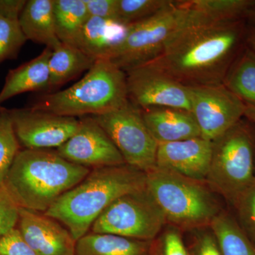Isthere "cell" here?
Instances as JSON below:
<instances>
[{
	"label": "cell",
	"instance_id": "1",
	"mask_svg": "<svg viewBox=\"0 0 255 255\" xmlns=\"http://www.w3.org/2000/svg\"><path fill=\"white\" fill-rule=\"evenodd\" d=\"M247 31L246 19L192 25L147 63L186 87L223 85L246 46Z\"/></svg>",
	"mask_w": 255,
	"mask_h": 255
},
{
	"label": "cell",
	"instance_id": "2",
	"mask_svg": "<svg viewBox=\"0 0 255 255\" xmlns=\"http://www.w3.org/2000/svg\"><path fill=\"white\" fill-rule=\"evenodd\" d=\"M145 188V172L127 164L91 169L44 214L61 223L77 241L114 201Z\"/></svg>",
	"mask_w": 255,
	"mask_h": 255
},
{
	"label": "cell",
	"instance_id": "3",
	"mask_svg": "<svg viewBox=\"0 0 255 255\" xmlns=\"http://www.w3.org/2000/svg\"><path fill=\"white\" fill-rule=\"evenodd\" d=\"M91 169L50 150H20L3 185L21 209L46 213Z\"/></svg>",
	"mask_w": 255,
	"mask_h": 255
},
{
	"label": "cell",
	"instance_id": "4",
	"mask_svg": "<svg viewBox=\"0 0 255 255\" xmlns=\"http://www.w3.org/2000/svg\"><path fill=\"white\" fill-rule=\"evenodd\" d=\"M128 102L127 74L108 58H102L80 81L40 96L30 108L78 119L110 113Z\"/></svg>",
	"mask_w": 255,
	"mask_h": 255
},
{
	"label": "cell",
	"instance_id": "5",
	"mask_svg": "<svg viewBox=\"0 0 255 255\" xmlns=\"http://www.w3.org/2000/svg\"><path fill=\"white\" fill-rule=\"evenodd\" d=\"M145 174L146 189L169 226L181 231L209 227L223 211L205 181L156 166Z\"/></svg>",
	"mask_w": 255,
	"mask_h": 255
},
{
	"label": "cell",
	"instance_id": "6",
	"mask_svg": "<svg viewBox=\"0 0 255 255\" xmlns=\"http://www.w3.org/2000/svg\"><path fill=\"white\" fill-rule=\"evenodd\" d=\"M208 22L199 13L173 1L153 16L128 25L123 42L108 59L126 73L157 58L179 31Z\"/></svg>",
	"mask_w": 255,
	"mask_h": 255
},
{
	"label": "cell",
	"instance_id": "7",
	"mask_svg": "<svg viewBox=\"0 0 255 255\" xmlns=\"http://www.w3.org/2000/svg\"><path fill=\"white\" fill-rule=\"evenodd\" d=\"M255 125L243 118L213 142L206 182L233 205L255 179Z\"/></svg>",
	"mask_w": 255,
	"mask_h": 255
},
{
	"label": "cell",
	"instance_id": "8",
	"mask_svg": "<svg viewBox=\"0 0 255 255\" xmlns=\"http://www.w3.org/2000/svg\"><path fill=\"white\" fill-rule=\"evenodd\" d=\"M166 225L163 215L145 188L114 201L96 220L90 231L152 241Z\"/></svg>",
	"mask_w": 255,
	"mask_h": 255
},
{
	"label": "cell",
	"instance_id": "9",
	"mask_svg": "<svg viewBox=\"0 0 255 255\" xmlns=\"http://www.w3.org/2000/svg\"><path fill=\"white\" fill-rule=\"evenodd\" d=\"M92 117L110 137L126 164L144 172L155 167L158 142L147 128L140 109L129 102L114 112Z\"/></svg>",
	"mask_w": 255,
	"mask_h": 255
},
{
	"label": "cell",
	"instance_id": "10",
	"mask_svg": "<svg viewBox=\"0 0 255 255\" xmlns=\"http://www.w3.org/2000/svg\"><path fill=\"white\" fill-rule=\"evenodd\" d=\"M201 137L214 141L244 118L247 105L223 85L188 87Z\"/></svg>",
	"mask_w": 255,
	"mask_h": 255
},
{
	"label": "cell",
	"instance_id": "11",
	"mask_svg": "<svg viewBox=\"0 0 255 255\" xmlns=\"http://www.w3.org/2000/svg\"><path fill=\"white\" fill-rule=\"evenodd\" d=\"M126 74L129 102L140 110L168 107L191 112L188 87L150 64L128 70Z\"/></svg>",
	"mask_w": 255,
	"mask_h": 255
},
{
	"label": "cell",
	"instance_id": "12",
	"mask_svg": "<svg viewBox=\"0 0 255 255\" xmlns=\"http://www.w3.org/2000/svg\"><path fill=\"white\" fill-rule=\"evenodd\" d=\"M20 146L29 150L58 148L68 141L79 126V119L33 110H9Z\"/></svg>",
	"mask_w": 255,
	"mask_h": 255
},
{
	"label": "cell",
	"instance_id": "13",
	"mask_svg": "<svg viewBox=\"0 0 255 255\" xmlns=\"http://www.w3.org/2000/svg\"><path fill=\"white\" fill-rule=\"evenodd\" d=\"M55 151L69 162L90 169L126 164L110 137L92 117L79 119L78 130Z\"/></svg>",
	"mask_w": 255,
	"mask_h": 255
},
{
	"label": "cell",
	"instance_id": "14",
	"mask_svg": "<svg viewBox=\"0 0 255 255\" xmlns=\"http://www.w3.org/2000/svg\"><path fill=\"white\" fill-rule=\"evenodd\" d=\"M16 228L36 255H75L71 233L43 213L20 209Z\"/></svg>",
	"mask_w": 255,
	"mask_h": 255
},
{
	"label": "cell",
	"instance_id": "15",
	"mask_svg": "<svg viewBox=\"0 0 255 255\" xmlns=\"http://www.w3.org/2000/svg\"><path fill=\"white\" fill-rule=\"evenodd\" d=\"M213 142L202 137L159 143L156 167L185 177L205 181L212 155Z\"/></svg>",
	"mask_w": 255,
	"mask_h": 255
},
{
	"label": "cell",
	"instance_id": "16",
	"mask_svg": "<svg viewBox=\"0 0 255 255\" xmlns=\"http://www.w3.org/2000/svg\"><path fill=\"white\" fill-rule=\"evenodd\" d=\"M140 111L147 128L158 144L201 136L195 119L189 111L168 107Z\"/></svg>",
	"mask_w": 255,
	"mask_h": 255
},
{
	"label": "cell",
	"instance_id": "17",
	"mask_svg": "<svg viewBox=\"0 0 255 255\" xmlns=\"http://www.w3.org/2000/svg\"><path fill=\"white\" fill-rule=\"evenodd\" d=\"M53 50L46 48L36 58L10 70L0 91V107L15 96L28 92L46 93L49 82L48 63Z\"/></svg>",
	"mask_w": 255,
	"mask_h": 255
},
{
	"label": "cell",
	"instance_id": "18",
	"mask_svg": "<svg viewBox=\"0 0 255 255\" xmlns=\"http://www.w3.org/2000/svg\"><path fill=\"white\" fill-rule=\"evenodd\" d=\"M128 26L115 20L90 16L78 48L95 60L108 58L127 36Z\"/></svg>",
	"mask_w": 255,
	"mask_h": 255
},
{
	"label": "cell",
	"instance_id": "19",
	"mask_svg": "<svg viewBox=\"0 0 255 255\" xmlns=\"http://www.w3.org/2000/svg\"><path fill=\"white\" fill-rule=\"evenodd\" d=\"M20 26L26 39L54 49L60 42L55 31L53 0H28L20 14Z\"/></svg>",
	"mask_w": 255,
	"mask_h": 255
},
{
	"label": "cell",
	"instance_id": "20",
	"mask_svg": "<svg viewBox=\"0 0 255 255\" xmlns=\"http://www.w3.org/2000/svg\"><path fill=\"white\" fill-rule=\"evenodd\" d=\"M95 62L77 47L60 43L50 55L49 82L46 93H52L80 74L89 71Z\"/></svg>",
	"mask_w": 255,
	"mask_h": 255
},
{
	"label": "cell",
	"instance_id": "21",
	"mask_svg": "<svg viewBox=\"0 0 255 255\" xmlns=\"http://www.w3.org/2000/svg\"><path fill=\"white\" fill-rule=\"evenodd\" d=\"M151 242L89 232L77 241L75 255H149Z\"/></svg>",
	"mask_w": 255,
	"mask_h": 255
},
{
	"label": "cell",
	"instance_id": "22",
	"mask_svg": "<svg viewBox=\"0 0 255 255\" xmlns=\"http://www.w3.org/2000/svg\"><path fill=\"white\" fill-rule=\"evenodd\" d=\"M27 0H0V65L15 60L27 41L19 17Z\"/></svg>",
	"mask_w": 255,
	"mask_h": 255
},
{
	"label": "cell",
	"instance_id": "23",
	"mask_svg": "<svg viewBox=\"0 0 255 255\" xmlns=\"http://www.w3.org/2000/svg\"><path fill=\"white\" fill-rule=\"evenodd\" d=\"M55 31L61 43L78 48L89 16L85 0H53Z\"/></svg>",
	"mask_w": 255,
	"mask_h": 255
},
{
	"label": "cell",
	"instance_id": "24",
	"mask_svg": "<svg viewBox=\"0 0 255 255\" xmlns=\"http://www.w3.org/2000/svg\"><path fill=\"white\" fill-rule=\"evenodd\" d=\"M209 227L216 236L222 255H255V245L233 215L223 210Z\"/></svg>",
	"mask_w": 255,
	"mask_h": 255
},
{
	"label": "cell",
	"instance_id": "25",
	"mask_svg": "<svg viewBox=\"0 0 255 255\" xmlns=\"http://www.w3.org/2000/svg\"><path fill=\"white\" fill-rule=\"evenodd\" d=\"M223 85L246 105L255 107V53L247 45L228 70Z\"/></svg>",
	"mask_w": 255,
	"mask_h": 255
},
{
	"label": "cell",
	"instance_id": "26",
	"mask_svg": "<svg viewBox=\"0 0 255 255\" xmlns=\"http://www.w3.org/2000/svg\"><path fill=\"white\" fill-rule=\"evenodd\" d=\"M211 22L246 19L255 0H186L179 1Z\"/></svg>",
	"mask_w": 255,
	"mask_h": 255
},
{
	"label": "cell",
	"instance_id": "27",
	"mask_svg": "<svg viewBox=\"0 0 255 255\" xmlns=\"http://www.w3.org/2000/svg\"><path fill=\"white\" fill-rule=\"evenodd\" d=\"M20 147L9 110L0 107V184L4 182Z\"/></svg>",
	"mask_w": 255,
	"mask_h": 255
},
{
	"label": "cell",
	"instance_id": "28",
	"mask_svg": "<svg viewBox=\"0 0 255 255\" xmlns=\"http://www.w3.org/2000/svg\"><path fill=\"white\" fill-rule=\"evenodd\" d=\"M172 0H117V21L132 24L153 16L172 4Z\"/></svg>",
	"mask_w": 255,
	"mask_h": 255
},
{
	"label": "cell",
	"instance_id": "29",
	"mask_svg": "<svg viewBox=\"0 0 255 255\" xmlns=\"http://www.w3.org/2000/svg\"><path fill=\"white\" fill-rule=\"evenodd\" d=\"M232 206L238 224L255 245V179Z\"/></svg>",
	"mask_w": 255,
	"mask_h": 255
},
{
	"label": "cell",
	"instance_id": "30",
	"mask_svg": "<svg viewBox=\"0 0 255 255\" xmlns=\"http://www.w3.org/2000/svg\"><path fill=\"white\" fill-rule=\"evenodd\" d=\"M149 255H189L182 231L166 225L158 236L151 242Z\"/></svg>",
	"mask_w": 255,
	"mask_h": 255
},
{
	"label": "cell",
	"instance_id": "31",
	"mask_svg": "<svg viewBox=\"0 0 255 255\" xmlns=\"http://www.w3.org/2000/svg\"><path fill=\"white\" fill-rule=\"evenodd\" d=\"M185 241L189 255H222L216 236L210 227L191 231Z\"/></svg>",
	"mask_w": 255,
	"mask_h": 255
},
{
	"label": "cell",
	"instance_id": "32",
	"mask_svg": "<svg viewBox=\"0 0 255 255\" xmlns=\"http://www.w3.org/2000/svg\"><path fill=\"white\" fill-rule=\"evenodd\" d=\"M20 209L4 185L0 184V236L16 228Z\"/></svg>",
	"mask_w": 255,
	"mask_h": 255
},
{
	"label": "cell",
	"instance_id": "33",
	"mask_svg": "<svg viewBox=\"0 0 255 255\" xmlns=\"http://www.w3.org/2000/svg\"><path fill=\"white\" fill-rule=\"evenodd\" d=\"M0 255H36L18 228L0 236Z\"/></svg>",
	"mask_w": 255,
	"mask_h": 255
},
{
	"label": "cell",
	"instance_id": "34",
	"mask_svg": "<svg viewBox=\"0 0 255 255\" xmlns=\"http://www.w3.org/2000/svg\"><path fill=\"white\" fill-rule=\"evenodd\" d=\"M89 16L117 21V0H85Z\"/></svg>",
	"mask_w": 255,
	"mask_h": 255
},
{
	"label": "cell",
	"instance_id": "35",
	"mask_svg": "<svg viewBox=\"0 0 255 255\" xmlns=\"http://www.w3.org/2000/svg\"><path fill=\"white\" fill-rule=\"evenodd\" d=\"M246 45L255 53V23H248Z\"/></svg>",
	"mask_w": 255,
	"mask_h": 255
},
{
	"label": "cell",
	"instance_id": "36",
	"mask_svg": "<svg viewBox=\"0 0 255 255\" xmlns=\"http://www.w3.org/2000/svg\"><path fill=\"white\" fill-rule=\"evenodd\" d=\"M245 118L255 125V107L247 105Z\"/></svg>",
	"mask_w": 255,
	"mask_h": 255
},
{
	"label": "cell",
	"instance_id": "37",
	"mask_svg": "<svg viewBox=\"0 0 255 255\" xmlns=\"http://www.w3.org/2000/svg\"><path fill=\"white\" fill-rule=\"evenodd\" d=\"M247 22L252 24V23H255V6L252 8L248 17H247Z\"/></svg>",
	"mask_w": 255,
	"mask_h": 255
},
{
	"label": "cell",
	"instance_id": "38",
	"mask_svg": "<svg viewBox=\"0 0 255 255\" xmlns=\"http://www.w3.org/2000/svg\"><path fill=\"white\" fill-rule=\"evenodd\" d=\"M255 125V124H254Z\"/></svg>",
	"mask_w": 255,
	"mask_h": 255
}]
</instances>
